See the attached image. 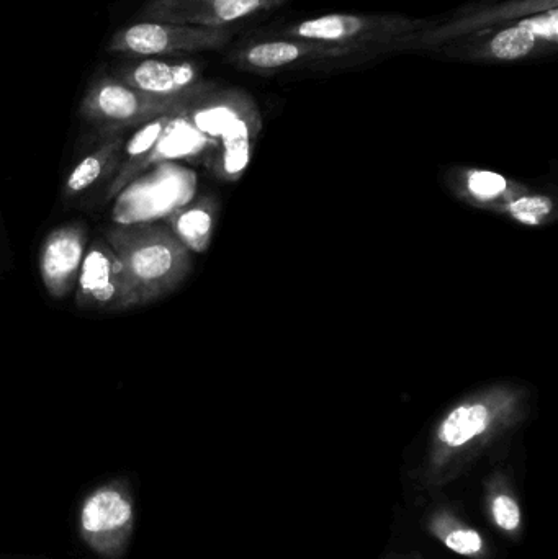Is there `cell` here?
I'll return each instance as SVG.
<instances>
[{
    "label": "cell",
    "mask_w": 558,
    "mask_h": 559,
    "mask_svg": "<svg viewBox=\"0 0 558 559\" xmlns=\"http://www.w3.org/2000/svg\"><path fill=\"white\" fill-rule=\"evenodd\" d=\"M122 262L126 285L135 305L153 300L171 287L184 267V252L177 239L159 228H122L108 241Z\"/></svg>",
    "instance_id": "cell-1"
},
{
    "label": "cell",
    "mask_w": 558,
    "mask_h": 559,
    "mask_svg": "<svg viewBox=\"0 0 558 559\" xmlns=\"http://www.w3.org/2000/svg\"><path fill=\"white\" fill-rule=\"evenodd\" d=\"M429 27L431 20L403 15L328 14L292 23L282 35L284 38L352 46L367 51L372 46L378 48L406 40L426 32Z\"/></svg>",
    "instance_id": "cell-2"
},
{
    "label": "cell",
    "mask_w": 558,
    "mask_h": 559,
    "mask_svg": "<svg viewBox=\"0 0 558 559\" xmlns=\"http://www.w3.org/2000/svg\"><path fill=\"white\" fill-rule=\"evenodd\" d=\"M230 38L231 28L190 27L143 20L115 33L108 43V51L131 56L195 53L218 50Z\"/></svg>",
    "instance_id": "cell-3"
},
{
    "label": "cell",
    "mask_w": 558,
    "mask_h": 559,
    "mask_svg": "<svg viewBox=\"0 0 558 559\" xmlns=\"http://www.w3.org/2000/svg\"><path fill=\"white\" fill-rule=\"evenodd\" d=\"M190 100L161 99L115 79H102L82 102L84 117L112 126L140 125L162 115L182 113Z\"/></svg>",
    "instance_id": "cell-4"
},
{
    "label": "cell",
    "mask_w": 558,
    "mask_h": 559,
    "mask_svg": "<svg viewBox=\"0 0 558 559\" xmlns=\"http://www.w3.org/2000/svg\"><path fill=\"white\" fill-rule=\"evenodd\" d=\"M284 2L287 0H151L141 17L149 22L228 28L231 23L275 9Z\"/></svg>",
    "instance_id": "cell-5"
},
{
    "label": "cell",
    "mask_w": 558,
    "mask_h": 559,
    "mask_svg": "<svg viewBox=\"0 0 558 559\" xmlns=\"http://www.w3.org/2000/svg\"><path fill=\"white\" fill-rule=\"evenodd\" d=\"M76 287L79 308L117 311L135 305L126 285L122 262L105 241L87 247Z\"/></svg>",
    "instance_id": "cell-6"
},
{
    "label": "cell",
    "mask_w": 558,
    "mask_h": 559,
    "mask_svg": "<svg viewBox=\"0 0 558 559\" xmlns=\"http://www.w3.org/2000/svg\"><path fill=\"white\" fill-rule=\"evenodd\" d=\"M364 50L352 46L331 45L318 41L280 38V40L257 41L239 50L234 63L249 71H279L293 64L323 59H339L362 53Z\"/></svg>",
    "instance_id": "cell-7"
},
{
    "label": "cell",
    "mask_w": 558,
    "mask_h": 559,
    "mask_svg": "<svg viewBox=\"0 0 558 559\" xmlns=\"http://www.w3.org/2000/svg\"><path fill=\"white\" fill-rule=\"evenodd\" d=\"M86 249V233L81 226H66L46 238L41 247L40 273L51 295L61 298L76 288Z\"/></svg>",
    "instance_id": "cell-8"
},
{
    "label": "cell",
    "mask_w": 558,
    "mask_h": 559,
    "mask_svg": "<svg viewBox=\"0 0 558 559\" xmlns=\"http://www.w3.org/2000/svg\"><path fill=\"white\" fill-rule=\"evenodd\" d=\"M120 81L161 99L190 100L200 92V72L190 63L146 59L123 69Z\"/></svg>",
    "instance_id": "cell-9"
},
{
    "label": "cell",
    "mask_w": 558,
    "mask_h": 559,
    "mask_svg": "<svg viewBox=\"0 0 558 559\" xmlns=\"http://www.w3.org/2000/svg\"><path fill=\"white\" fill-rule=\"evenodd\" d=\"M540 43L536 36L532 35L521 20L514 25L503 28L490 38H486L482 43L473 45L465 53V58L473 61H496V63H508V61H518L526 58L529 54L539 50Z\"/></svg>",
    "instance_id": "cell-10"
},
{
    "label": "cell",
    "mask_w": 558,
    "mask_h": 559,
    "mask_svg": "<svg viewBox=\"0 0 558 559\" xmlns=\"http://www.w3.org/2000/svg\"><path fill=\"white\" fill-rule=\"evenodd\" d=\"M123 139L122 136H113L107 143L102 144L99 149L82 157L76 167L69 172L64 193L66 197L74 198L87 192L90 188L99 184L100 180L107 175L113 174V170L120 167L122 159Z\"/></svg>",
    "instance_id": "cell-11"
},
{
    "label": "cell",
    "mask_w": 558,
    "mask_h": 559,
    "mask_svg": "<svg viewBox=\"0 0 558 559\" xmlns=\"http://www.w3.org/2000/svg\"><path fill=\"white\" fill-rule=\"evenodd\" d=\"M207 143V136H203L190 123L189 118H184L179 113L169 121V125L166 126V130L159 138L158 144L138 166L136 174L146 169V167L159 164V162L177 161V159H187V157L195 156V154L203 151Z\"/></svg>",
    "instance_id": "cell-12"
},
{
    "label": "cell",
    "mask_w": 558,
    "mask_h": 559,
    "mask_svg": "<svg viewBox=\"0 0 558 559\" xmlns=\"http://www.w3.org/2000/svg\"><path fill=\"white\" fill-rule=\"evenodd\" d=\"M490 421V411L485 404H462L455 407L442 422L439 439L449 447H462L478 435H482L488 429Z\"/></svg>",
    "instance_id": "cell-13"
},
{
    "label": "cell",
    "mask_w": 558,
    "mask_h": 559,
    "mask_svg": "<svg viewBox=\"0 0 558 559\" xmlns=\"http://www.w3.org/2000/svg\"><path fill=\"white\" fill-rule=\"evenodd\" d=\"M130 506L115 492H102L87 502L82 524L89 532H102L120 527L130 519Z\"/></svg>",
    "instance_id": "cell-14"
},
{
    "label": "cell",
    "mask_w": 558,
    "mask_h": 559,
    "mask_svg": "<svg viewBox=\"0 0 558 559\" xmlns=\"http://www.w3.org/2000/svg\"><path fill=\"white\" fill-rule=\"evenodd\" d=\"M213 218L210 211L202 206L187 208L174 221V231L179 241L195 252L207 249L212 236Z\"/></svg>",
    "instance_id": "cell-15"
},
{
    "label": "cell",
    "mask_w": 558,
    "mask_h": 559,
    "mask_svg": "<svg viewBox=\"0 0 558 559\" xmlns=\"http://www.w3.org/2000/svg\"><path fill=\"white\" fill-rule=\"evenodd\" d=\"M220 139L223 143V169L228 175L241 174L248 167L251 154L248 123L239 117Z\"/></svg>",
    "instance_id": "cell-16"
},
{
    "label": "cell",
    "mask_w": 558,
    "mask_h": 559,
    "mask_svg": "<svg viewBox=\"0 0 558 559\" xmlns=\"http://www.w3.org/2000/svg\"><path fill=\"white\" fill-rule=\"evenodd\" d=\"M238 118L239 113L233 107L212 105V107L200 108L189 120L203 136L221 138Z\"/></svg>",
    "instance_id": "cell-17"
},
{
    "label": "cell",
    "mask_w": 558,
    "mask_h": 559,
    "mask_svg": "<svg viewBox=\"0 0 558 559\" xmlns=\"http://www.w3.org/2000/svg\"><path fill=\"white\" fill-rule=\"evenodd\" d=\"M554 210V202L542 195H527L509 203V213L514 220L527 226H537Z\"/></svg>",
    "instance_id": "cell-18"
},
{
    "label": "cell",
    "mask_w": 558,
    "mask_h": 559,
    "mask_svg": "<svg viewBox=\"0 0 558 559\" xmlns=\"http://www.w3.org/2000/svg\"><path fill=\"white\" fill-rule=\"evenodd\" d=\"M467 188L468 192L472 193L477 200L488 202V200L501 197L506 192L508 180L504 179L503 175L498 174V172L473 170L468 174Z\"/></svg>",
    "instance_id": "cell-19"
},
{
    "label": "cell",
    "mask_w": 558,
    "mask_h": 559,
    "mask_svg": "<svg viewBox=\"0 0 558 559\" xmlns=\"http://www.w3.org/2000/svg\"><path fill=\"white\" fill-rule=\"evenodd\" d=\"M522 25L536 36L540 43H550L557 45L558 38V12L557 9H550L544 14L534 15V17H526L521 20Z\"/></svg>",
    "instance_id": "cell-20"
},
{
    "label": "cell",
    "mask_w": 558,
    "mask_h": 559,
    "mask_svg": "<svg viewBox=\"0 0 558 559\" xmlns=\"http://www.w3.org/2000/svg\"><path fill=\"white\" fill-rule=\"evenodd\" d=\"M493 514H495L496 524L504 530H514L521 522L518 504L511 497H496L493 502Z\"/></svg>",
    "instance_id": "cell-21"
},
{
    "label": "cell",
    "mask_w": 558,
    "mask_h": 559,
    "mask_svg": "<svg viewBox=\"0 0 558 559\" xmlns=\"http://www.w3.org/2000/svg\"><path fill=\"white\" fill-rule=\"evenodd\" d=\"M450 550L460 555H473L482 550V538L473 530H457L450 533L446 540Z\"/></svg>",
    "instance_id": "cell-22"
}]
</instances>
